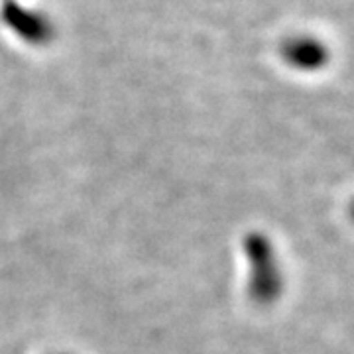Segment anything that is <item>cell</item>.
Listing matches in <instances>:
<instances>
[{"label":"cell","instance_id":"6da1fadb","mask_svg":"<svg viewBox=\"0 0 354 354\" xmlns=\"http://www.w3.org/2000/svg\"><path fill=\"white\" fill-rule=\"evenodd\" d=\"M0 20L16 38L36 48L50 46L57 36V28L51 22L48 14L20 4L18 0H2Z\"/></svg>","mask_w":354,"mask_h":354},{"label":"cell","instance_id":"7a4b0ae2","mask_svg":"<svg viewBox=\"0 0 354 354\" xmlns=\"http://www.w3.org/2000/svg\"><path fill=\"white\" fill-rule=\"evenodd\" d=\"M281 55L299 71H319L329 62V48L313 36H297L283 44Z\"/></svg>","mask_w":354,"mask_h":354}]
</instances>
